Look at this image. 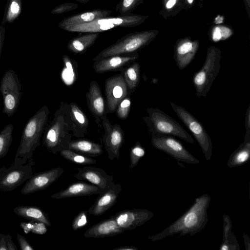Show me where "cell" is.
Wrapping results in <instances>:
<instances>
[{
    "instance_id": "1",
    "label": "cell",
    "mask_w": 250,
    "mask_h": 250,
    "mask_svg": "<svg viewBox=\"0 0 250 250\" xmlns=\"http://www.w3.org/2000/svg\"><path fill=\"white\" fill-rule=\"evenodd\" d=\"M210 201L211 197L208 194L195 198L191 206L180 217L163 230L149 236L148 239L155 241L177 233L180 236H192L199 232L208 221V208Z\"/></svg>"
},
{
    "instance_id": "2",
    "label": "cell",
    "mask_w": 250,
    "mask_h": 250,
    "mask_svg": "<svg viewBox=\"0 0 250 250\" xmlns=\"http://www.w3.org/2000/svg\"><path fill=\"white\" fill-rule=\"evenodd\" d=\"M69 103L62 102L50 123L46 126L43 144L54 154L68 149L72 134Z\"/></svg>"
},
{
    "instance_id": "3",
    "label": "cell",
    "mask_w": 250,
    "mask_h": 250,
    "mask_svg": "<svg viewBox=\"0 0 250 250\" xmlns=\"http://www.w3.org/2000/svg\"><path fill=\"white\" fill-rule=\"evenodd\" d=\"M50 111L44 105L26 123L22 131L14 163L24 165L33 160V152L40 145V139L47 125Z\"/></svg>"
},
{
    "instance_id": "4",
    "label": "cell",
    "mask_w": 250,
    "mask_h": 250,
    "mask_svg": "<svg viewBox=\"0 0 250 250\" xmlns=\"http://www.w3.org/2000/svg\"><path fill=\"white\" fill-rule=\"evenodd\" d=\"M148 17V15L138 14L119 15L98 19L85 23L67 26L62 29L71 32L100 33L117 27H134L142 24Z\"/></svg>"
},
{
    "instance_id": "5",
    "label": "cell",
    "mask_w": 250,
    "mask_h": 250,
    "mask_svg": "<svg viewBox=\"0 0 250 250\" xmlns=\"http://www.w3.org/2000/svg\"><path fill=\"white\" fill-rule=\"evenodd\" d=\"M157 30L135 31L118 39L114 44L107 47L93 58V61L116 55L137 52L148 45L158 35Z\"/></svg>"
},
{
    "instance_id": "6",
    "label": "cell",
    "mask_w": 250,
    "mask_h": 250,
    "mask_svg": "<svg viewBox=\"0 0 250 250\" xmlns=\"http://www.w3.org/2000/svg\"><path fill=\"white\" fill-rule=\"evenodd\" d=\"M147 116L144 117L151 135L163 134L177 137L188 143L194 144L192 136L177 121L163 111L156 108H147Z\"/></svg>"
},
{
    "instance_id": "7",
    "label": "cell",
    "mask_w": 250,
    "mask_h": 250,
    "mask_svg": "<svg viewBox=\"0 0 250 250\" xmlns=\"http://www.w3.org/2000/svg\"><path fill=\"white\" fill-rule=\"evenodd\" d=\"M221 58V52L219 48L214 46L208 48L203 66L194 74L192 78L197 97L207 96L219 73Z\"/></svg>"
},
{
    "instance_id": "8",
    "label": "cell",
    "mask_w": 250,
    "mask_h": 250,
    "mask_svg": "<svg viewBox=\"0 0 250 250\" xmlns=\"http://www.w3.org/2000/svg\"><path fill=\"white\" fill-rule=\"evenodd\" d=\"M177 116L191 132L200 146L206 160H210L213 145L211 139L202 124L184 107L170 103Z\"/></svg>"
},
{
    "instance_id": "9",
    "label": "cell",
    "mask_w": 250,
    "mask_h": 250,
    "mask_svg": "<svg viewBox=\"0 0 250 250\" xmlns=\"http://www.w3.org/2000/svg\"><path fill=\"white\" fill-rule=\"evenodd\" d=\"M0 91L2 96V112L8 117L16 111L22 94L21 84L14 71L9 69L4 74L0 84Z\"/></svg>"
},
{
    "instance_id": "10",
    "label": "cell",
    "mask_w": 250,
    "mask_h": 250,
    "mask_svg": "<svg viewBox=\"0 0 250 250\" xmlns=\"http://www.w3.org/2000/svg\"><path fill=\"white\" fill-rule=\"evenodd\" d=\"M151 142L155 148L168 154L178 161L188 164L200 163V161L172 136L163 134L151 135Z\"/></svg>"
},
{
    "instance_id": "11",
    "label": "cell",
    "mask_w": 250,
    "mask_h": 250,
    "mask_svg": "<svg viewBox=\"0 0 250 250\" xmlns=\"http://www.w3.org/2000/svg\"><path fill=\"white\" fill-rule=\"evenodd\" d=\"M35 164L32 160L24 165L14 162L8 167L0 168V190L11 191L27 181L33 175Z\"/></svg>"
},
{
    "instance_id": "12",
    "label": "cell",
    "mask_w": 250,
    "mask_h": 250,
    "mask_svg": "<svg viewBox=\"0 0 250 250\" xmlns=\"http://www.w3.org/2000/svg\"><path fill=\"white\" fill-rule=\"evenodd\" d=\"M102 126L104 130L103 140L108 158L113 160L118 159L120 150L125 140V133L119 124L112 125L106 115L102 121Z\"/></svg>"
},
{
    "instance_id": "13",
    "label": "cell",
    "mask_w": 250,
    "mask_h": 250,
    "mask_svg": "<svg viewBox=\"0 0 250 250\" xmlns=\"http://www.w3.org/2000/svg\"><path fill=\"white\" fill-rule=\"evenodd\" d=\"M106 113L115 112L118 104L128 95V90L122 73L106 79L104 82Z\"/></svg>"
},
{
    "instance_id": "14",
    "label": "cell",
    "mask_w": 250,
    "mask_h": 250,
    "mask_svg": "<svg viewBox=\"0 0 250 250\" xmlns=\"http://www.w3.org/2000/svg\"><path fill=\"white\" fill-rule=\"evenodd\" d=\"M154 213L146 209L122 210L113 215L118 225L124 230H130L151 219Z\"/></svg>"
},
{
    "instance_id": "15",
    "label": "cell",
    "mask_w": 250,
    "mask_h": 250,
    "mask_svg": "<svg viewBox=\"0 0 250 250\" xmlns=\"http://www.w3.org/2000/svg\"><path fill=\"white\" fill-rule=\"evenodd\" d=\"M199 47L198 40L186 37L177 40L174 46L173 58L180 70L187 67L194 59Z\"/></svg>"
},
{
    "instance_id": "16",
    "label": "cell",
    "mask_w": 250,
    "mask_h": 250,
    "mask_svg": "<svg viewBox=\"0 0 250 250\" xmlns=\"http://www.w3.org/2000/svg\"><path fill=\"white\" fill-rule=\"evenodd\" d=\"M63 172V169L58 167L32 175L21 189V193L28 194L44 189L57 180Z\"/></svg>"
},
{
    "instance_id": "17",
    "label": "cell",
    "mask_w": 250,
    "mask_h": 250,
    "mask_svg": "<svg viewBox=\"0 0 250 250\" xmlns=\"http://www.w3.org/2000/svg\"><path fill=\"white\" fill-rule=\"evenodd\" d=\"M138 52L108 56L94 61L93 67L97 73L121 71L139 58Z\"/></svg>"
},
{
    "instance_id": "18",
    "label": "cell",
    "mask_w": 250,
    "mask_h": 250,
    "mask_svg": "<svg viewBox=\"0 0 250 250\" xmlns=\"http://www.w3.org/2000/svg\"><path fill=\"white\" fill-rule=\"evenodd\" d=\"M85 96L88 108L95 118L98 127L101 129L102 127V121L106 113L104 99L96 81L93 80L90 83Z\"/></svg>"
},
{
    "instance_id": "19",
    "label": "cell",
    "mask_w": 250,
    "mask_h": 250,
    "mask_svg": "<svg viewBox=\"0 0 250 250\" xmlns=\"http://www.w3.org/2000/svg\"><path fill=\"white\" fill-rule=\"evenodd\" d=\"M74 177L78 180H86L97 186L103 192L106 190L113 182V176L108 175L100 167L85 166L78 168Z\"/></svg>"
},
{
    "instance_id": "20",
    "label": "cell",
    "mask_w": 250,
    "mask_h": 250,
    "mask_svg": "<svg viewBox=\"0 0 250 250\" xmlns=\"http://www.w3.org/2000/svg\"><path fill=\"white\" fill-rule=\"evenodd\" d=\"M122 189L121 184L113 182L106 190L99 194L87 212L94 216H100L104 214L116 204Z\"/></svg>"
},
{
    "instance_id": "21",
    "label": "cell",
    "mask_w": 250,
    "mask_h": 250,
    "mask_svg": "<svg viewBox=\"0 0 250 250\" xmlns=\"http://www.w3.org/2000/svg\"><path fill=\"white\" fill-rule=\"evenodd\" d=\"M103 192L101 189L94 185L84 182H78L72 183L64 190L52 194L51 197L55 199H61L100 194Z\"/></svg>"
},
{
    "instance_id": "22",
    "label": "cell",
    "mask_w": 250,
    "mask_h": 250,
    "mask_svg": "<svg viewBox=\"0 0 250 250\" xmlns=\"http://www.w3.org/2000/svg\"><path fill=\"white\" fill-rule=\"evenodd\" d=\"M124 231L118 225L113 216L89 228L84 233L85 238H100L113 236Z\"/></svg>"
},
{
    "instance_id": "23",
    "label": "cell",
    "mask_w": 250,
    "mask_h": 250,
    "mask_svg": "<svg viewBox=\"0 0 250 250\" xmlns=\"http://www.w3.org/2000/svg\"><path fill=\"white\" fill-rule=\"evenodd\" d=\"M111 13V10L106 9H96L83 11L64 18L58 26L62 29L69 25L85 23L98 19L109 17Z\"/></svg>"
},
{
    "instance_id": "24",
    "label": "cell",
    "mask_w": 250,
    "mask_h": 250,
    "mask_svg": "<svg viewBox=\"0 0 250 250\" xmlns=\"http://www.w3.org/2000/svg\"><path fill=\"white\" fill-rule=\"evenodd\" d=\"M72 136L83 138L88 133L89 120L82 108L74 102L69 103Z\"/></svg>"
},
{
    "instance_id": "25",
    "label": "cell",
    "mask_w": 250,
    "mask_h": 250,
    "mask_svg": "<svg viewBox=\"0 0 250 250\" xmlns=\"http://www.w3.org/2000/svg\"><path fill=\"white\" fill-rule=\"evenodd\" d=\"M83 33L73 38L68 42L67 48L69 51L75 54L85 53L100 35V33L97 32Z\"/></svg>"
},
{
    "instance_id": "26",
    "label": "cell",
    "mask_w": 250,
    "mask_h": 250,
    "mask_svg": "<svg viewBox=\"0 0 250 250\" xmlns=\"http://www.w3.org/2000/svg\"><path fill=\"white\" fill-rule=\"evenodd\" d=\"M250 158V132H246L243 143L229 156L227 165L230 168L241 166Z\"/></svg>"
},
{
    "instance_id": "27",
    "label": "cell",
    "mask_w": 250,
    "mask_h": 250,
    "mask_svg": "<svg viewBox=\"0 0 250 250\" xmlns=\"http://www.w3.org/2000/svg\"><path fill=\"white\" fill-rule=\"evenodd\" d=\"M68 149L88 157L98 156L103 153L101 145L86 139L71 140Z\"/></svg>"
},
{
    "instance_id": "28",
    "label": "cell",
    "mask_w": 250,
    "mask_h": 250,
    "mask_svg": "<svg viewBox=\"0 0 250 250\" xmlns=\"http://www.w3.org/2000/svg\"><path fill=\"white\" fill-rule=\"evenodd\" d=\"M223 240L219 250H240V246L234 234L232 232L231 220L227 214L223 215Z\"/></svg>"
},
{
    "instance_id": "29",
    "label": "cell",
    "mask_w": 250,
    "mask_h": 250,
    "mask_svg": "<svg viewBox=\"0 0 250 250\" xmlns=\"http://www.w3.org/2000/svg\"><path fill=\"white\" fill-rule=\"evenodd\" d=\"M120 71L127 85L128 95L131 96L134 92L140 81V64L138 62H134Z\"/></svg>"
},
{
    "instance_id": "30",
    "label": "cell",
    "mask_w": 250,
    "mask_h": 250,
    "mask_svg": "<svg viewBox=\"0 0 250 250\" xmlns=\"http://www.w3.org/2000/svg\"><path fill=\"white\" fill-rule=\"evenodd\" d=\"M14 212L17 215L30 221L41 222L47 226H51L46 214L39 208L32 206H24L15 207Z\"/></svg>"
},
{
    "instance_id": "31",
    "label": "cell",
    "mask_w": 250,
    "mask_h": 250,
    "mask_svg": "<svg viewBox=\"0 0 250 250\" xmlns=\"http://www.w3.org/2000/svg\"><path fill=\"white\" fill-rule=\"evenodd\" d=\"M183 9H186V0H162L159 14L166 20L176 16Z\"/></svg>"
},
{
    "instance_id": "32",
    "label": "cell",
    "mask_w": 250,
    "mask_h": 250,
    "mask_svg": "<svg viewBox=\"0 0 250 250\" xmlns=\"http://www.w3.org/2000/svg\"><path fill=\"white\" fill-rule=\"evenodd\" d=\"M21 8V0H7L1 24L13 22L20 15Z\"/></svg>"
},
{
    "instance_id": "33",
    "label": "cell",
    "mask_w": 250,
    "mask_h": 250,
    "mask_svg": "<svg viewBox=\"0 0 250 250\" xmlns=\"http://www.w3.org/2000/svg\"><path fill=\"white\" fill-rule=\"evenodd\" d=\"M59 153L64 159L77 164L87 165L97 163V161L90 157L85 156L69 149L62 150Z\"/></svg>"
},
{
    "instance_id": "34",
    "label": "cell",
    "mask_w": 250,
    "mask_h": 250,
    "mask_svg": "<svg viewBox=\"0 0 250 250\" xmlns=\"http://www.w3.org/2000/svg\"><path fill=\"white\" fill-rule=\"evenodd\" d=\"M14 126L9 124L0 132V159L7 153L12 141V132Z\"/></svg>"
},
{
    "instance_id": "35",
    "label": "cell",
    "mask_w": 250,
    "mask_h": 250,
    "mask_svg": "<svg viewBox=\"0 0 250 250\" xmlns=\"http://www.w3.org/2000/svg\"><path fill=\"white\" fill-rule=\"evenodd\" d=\"M233 29L229 26L215 25L209 31V38L213 42H218L229 39L233 34Z\"/></svg>"
},
{
    "instance_id": "36",
    "label": "cell",
    "mask_w": 250,
    "mask_h": 250,
    "mask_svg": "<svg viewBox=\"0 0 250 250\" xmlns=\"http://www.w3.org/2000/svg\"><path fill=\"white\" fill-rule=\"evenodd\" d=\"M143 2L144 0H120L116 6V11H118L120 15H129Z\"/></svg>"
},
{
    "instance_id": "37",
    "label": "cell",
    "mask_w": 250,
    "mask_h": 250,
    "mask_svg": "<svg viewBox=\"0 0 250 250\" xmlns=\"http://www.w3.org/2000/svg\"><path fill=\"white\" fill-rule=\"evenodd\" d=\"M146 154V150L139 142H137L130 149V170L132 169L138 164L140 159Z\"/></svg>"
},
{
    "instance_id": "38",
    "label": "cell",
    "mask_w": 250,
    "mask_h": 250,
    "mask_svg": "<svg viewBox=\"0 0 250 250\" xmlns=\"http://www.w3.org/2000/svg\"><path fill=\"white\" fill-rule=\"evenodd\" d=\"M131 106L130 96L128 95L118 104L115 111L117 116L121 120L126 119L130 113Z\"/></svg>"
},
{
    "instance_id": "39",
    "label": "cell",
    "mask_w": 250,
    "mask_h": 250,
    "mask_svg": "<svg viewBox=\"0 0 250 250\" xmlns=\"http://www.w3.org/2000/svg\"><path fill=\"white\" fill-rule=\"evenodd\" d=\"M87 224V212L85 210H82L74 218L72 223V228L74 230H77L83 227Z\"/></svg>"
},
{
    "instance_id": "40",
    "label": "cell",
    "mask_w": 250,
    "mask_h": 250,
    "mask_svg": "<svg viewBox=\"0 0 250 250\" xmlns=\"http://www.w3.org/2000/svg\"><path fill=\"white\" fill-rule=\"evenodd\" d=\"M79 6V4L73 2H65L53 8L51 13L60 14L73 11Z\"/></svg>"
},
{
    "instance_id": "41",
    "label": "cell",
    "mask_w": 250,
    "mask_h": 250,
    "mask_svg": "<svg viewBox=\"0 0 250 250\" xmlns=\"http://www.w3.org/2000/svg\"><path fill=\"white\" fill-rule=\"evenodd\" d=\"M31 221L32 224L31 232L40 235L44 234L47 232V226L44 223L35 221Z\"/></svg>"
},
{
    "instance_id": "42",
    "label": "cell",
    "mask_w": 250,
    "mask_h": 250,
    "mask_svg": "<svg viewBox=\"0 0 250 250\" xmlns=\"http://www.w3.org/2000/svg\"><path fill=\"white\" fill-rule=\"evenodd\" d=\"M17 240L21 250H34V249L21 234H17Z\"/></svg>"
},
{
    "instance_id": "43",
    "label": "cell",
    "mask_w": 250,
    "mask_h": 250,
    "mask_svg": "<svg viewBox=\"0 0 250 250\" xmlns=\"http://www.w3.org/2000/svg\"><path fill=\"white\" fill-rule=\"evenodd\" d=\"M245 125L246 132H250V104L249 105L246 112Z\"/></svg>"
},
{
    "instance_id": "44",
    "label": "cell",
    "mask_w": 250,
    "mask_h": 250,
    "mask_svg": "<svg viewBox=\"0 0 250 250\" xmlns=\"http://www.w3.org/2000/svg\"><path fill=\"white\" fill-rule=\"evenodd\" d=\"M6 243L8 250H18V248L16 247L15 245L13 243L11 236L9 234L6 235Z\"/></svg>"
},
{
    "instance_id": "45",
    "label": "cell",
    "mask_w": 250,
    "mask_h": 250,
    "mask_svg": "<svg viewBox=\"0 0 250 250\" xmlns=\"http://www.w3.org/2000/svg\"><path fill=\"white\" fill-rule=\"evenodd\" d=\"M5 28L3 25H0V62L2 46L5 37Z\"/></svg>"
},
{
    "instance_id": "46",
    "label": "cell",
    "mask_w": 250,
    "mask_h": 250,
    "mask_svg": "<svg viewBox=\"0 0 250 250\" xmlns=\"http://www.w3.org/2000/svg\"><path fill=\"white\" fill-rule=\"evenodd\" d=\"M0 250H8L6 243V235L0 234Z\"/></svg>"
},
{
    "instance_id": "47",
    "label": "cell",
    "mask_w": 250,
    "mask_h": 250,
    "mask_svg": "<svg viewBox=\"0 0 250 250\" xmlns=\"http://www.w3.org/2000/svg\"><path fill=\"white\" fill-rule=\"evenodd\" d=\"M243 237L244 239V245L246 250H250V238L247 234L243 233Z\"/></svg>"
},
{
    "instance_id": "48",
    "label": "cell",
    "mask_w": 250,
    "mask_h": 250,
    "mask_svg": "<svg viewBox=\"0 0 250 250\" xmlns=\"http://www.w3.org/2000/svg\"><path fill=\"white\" fill-rule=\"evenodd\" d=\"M113 250H138V249L133 246H125L115 248Z\"/></svg>"
},
{
    "instance_id": "49",
    "label": "cell",
    "mask_w": 250,
    "mask_h": 250,
    "mask_svg": "<svg viewBox=\"0 0 250 250\" xmlns=\"http://www.w3.org/2000/svg\"><path fill=\"white\" fill-rule=\"evenodd\" d=\"M247 13L250 18V0H243Z\"/></svg>"
},
{
    "instance_id": "50",
    "label": "cell",
    "mask_w": 250,
    "mask_h": 250,
    "mask_svg": "<svg viewBox=\"0 0 250 250\" xmlns=\"http://www.w3.org/2000/svg\"><path fill=\"white\" fill-rule=\"evenodd\" d=\"M196 0H186V9H190L195 3Z\"/></svg>"
},
{
    "instance_id": "51",
    "label": "cell",
    "mask_w": 250,
    "mask_h": 250,
    "mask_svg": "<svg viewBox=\"0 0 250 250\" xmlns=\"http://www.w3.org/2000/svg\"><path fill=\"white\" fill-rule=\"evenodd\" d=\"M75 0L80 2L81 3L85 4V3H87V2H88L90 0Z\"/></svg>"
}]
</instances>
